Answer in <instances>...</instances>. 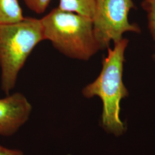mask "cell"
Wrapping results in <instances>:
<instances>
[{
	"label": "cell",
	"instance_id": "cell-1",
	"mask_svg": "<svg viewBox=\"0 0 155 155\" xmlns=\"http://www.w3.org/2000/svg\"><path fill=\"white\" fill-rule=\"evenodd\" d=\"M128 45V39L123 38L114 43L113 48H107V55L102 61L100 75L82 91L87 98L100 97L103 103L102 125L107 132L116 135L124 130L120 111L121 101L128 95L122 80L125 53Z\"/></svg>",
	"mask_w": 155,
	"mask_h": 155
},
{
	"label": "cell",
	"instance_id": "cell-2",
	"mask_svg": "<svg viewBox=\"0 0 155 155\" xmlns=\"http://www.w3.org/2000/svg\"><path fill=\"white\" fill-rule=\"evenodd\" d=\"M45 40L69 58L87 61L101 50L92 18L58 7L41 18Z\"/></svg>",
	"mask_w": 155,
	"mask_h": 155
},
{
	"label": "cell",
	"instance_id": "cell-3",
	"mask_svg": "<svg viewBox=\"0 0 155 155\" xmlns=\"http://www.w3.org/2000/svg\"><path fill=\"white\" fill-rule=\"evenodd\" d=\"M43 40L41 19L27 17L18 22L0 24L1 87L6 95L15 87L28 56Z\"/></svg>",
	"mask_w": 155,
	"mask_h": 155
},
{
	"label": "cell",
	"instance_id": "cell-4",
	"mask_svg": "<svg viewBox=\"0 0 155 155\" xmlns=\"http://www.w3.org/2000/svg\"><path fill=\"white\" fill-rule=\"evenodd\" d=\"M135 8L133 0H95L92 18L94 33L101 50L107 49L123 38L127 32L140 33L141 28L129 21V13Z\"/></svg>",
	"mask_w": 155,
	"mask_h": 155
},
{
	"label": "cell",
	"instance_id": "cell-5",
	"mask_svg": "<svg viewBox=\"0 0 155 155\" xmlns=\"http://www.w3.org/2000/svg\"><path fill=\"white\" fill-rule=\"evenodd\" d=\"M32 106L20 93L9 94L0 99V135L9 137L27 122Z\"/></svg>",
	"mask_w": 155,
	"mask_h": 155
},
{
	"label": "cell",
	"instance_id": "cell-6",
	"mask_svg": "<svg viewBox=\"0 0 155 155\" xmlns=\"http://www.w3.org/2000/svg\"><path fill=\"white\" fill-rule=\"evenodd\" d=\"M24 17L18 0H0V24L18 22Z\"/></svg>",
	"mask_w": 155,
	"mask_h": 155
},
{
	"label": "cell",
	"instance_id": "cell-7",
	"mask_svg": "<svg viewBox=\"0 0 155 155\" xmlns=\"http://www.w3.org/2000/svg\"><path fill=\"white\" fill-rule=\"evenodd\" d=\"M58 8L91 18L94 15L95 0H59Z\"/></svg>",
	"mask_w": 155,
	"mask_h": 155
},
{
	"label": "cell",
	"instance_id": "cell-8",
	"mask_svg": "<svg viewBox=\"0 0 155 155\" xmlns=\"http://www.w3.org/2000/svg\"><path fill=\"white\" fill-rule=\"evenodd\" d=\"M141 6L147 14L148 31L155 43V0H143Z\"/></svg>",
	"mask_w": 155,
	"mask_h": 155
},
{
	"label": "cell",
	"instance_id": "cell-9",
	"mask_svg": "<svg viewBox=\"0 0 155 155\" xmlns=\"http://www.w3.org/2000/svg\"><path fill=\"white\" fill-rule=\"evenodd\" d=\"M25 4L32 11L42 14L50 5L51 0H23Z\"/></svg>",
	"mask_w": 155,
	"mask_h": 155
},
{
	"label": "cell",
	"instance_id": "cell-10",
	"mask_svg": "<svg viewBox=\"0 0 155 155\" xmlns=\"http://www.w3.org/2000/svg\"><path fill=\"white\" fill-rule=\"evenodd\" d=\"M0 155H24L20 150H11L0 145Z\"/></svg>",
	"mask_w": 155,
	"mask_h": 155
},
{
	"label": "cell",
	"instance_id": "cell-11",
	"mask_svg": "<svg viewBox=\"0 0 155 155\" xmlns=\"http://www.w3.org/2000/svg\"><path fill=\"white\" fill-rule=\"evenodd\" d=\"M152 61H153L155 64V53L152 55Z\"/></svg>",
	"mask_w": 155,
	"mask_h": 155
},
{
	"label": "cell",
	"instance_id": "cell-12",
	"mask_svg": "<svg viewBox=\"0 0 155 155\" xmlns=\"http://www.w3.org/2000/svg\"></svg>",
	"mask_w": 155,
	"mask_h": 155
}]
</instances>
